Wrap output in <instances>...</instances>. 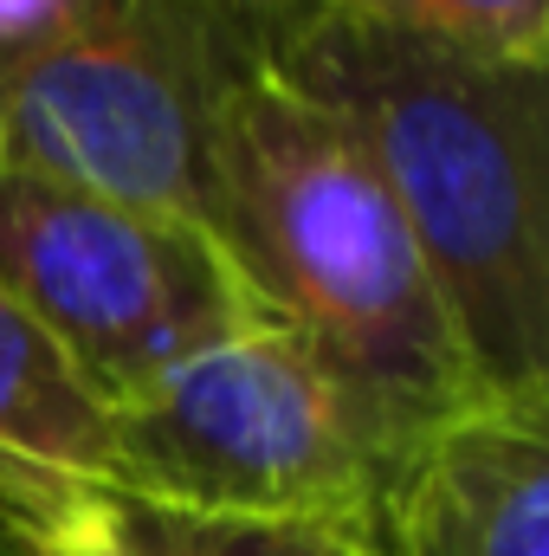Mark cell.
<instances>
[{"instance_id":"5b68a950","label":"cell","mask_w":549,"mask_h":556,"mask_svg":"<svg viewBox=\"0 0 549 556\" xmlns=\"http://www.w3.org/2000/svg\"><path fill=\"white\" fill-rule=\"evenodd\" d=\"M0 291L52 337L104 415L259 317L201 227L26 168H0Z\"/></svg>"},{"instance_id":"3957f363","label":"cell","mask_w":549,"mask_h":556,"mask_svg":"<svg viewBox=\"0 0 549 556\" xmlns=\"http://www.w3.org/2000/svg\"><path fill=\"white\" fill-rule=\"evenodd\" d=\"M395 466L343 382L253 317L111 408V492L194 525H278L382 544Z\"/></svg>"},{"instance_id":"6da1fadb","label":"cell","mask_w":549,"mask_h":556,"mask_svg":"<svg viewBox=\"0 0 549 556\" xmlns=\"http://www.w3.org/2000/svg\"><path fill=\"white\" fill-rule=\"evenodd\" d=\"M266 46L375 162L478 389L549 408V65L446 52L330 0H266Z\"/></svg>"},{"instance_id":"8fae6325","label":"cell","mask_w":549,"mask_h":556,"mask_svg":"<svg viewBox=\"0 0 549 556\" xmlns=\"http://www.w3.org/2000/svg\"><path fill=\"white\" fill-rule=\"evenodd\" d=\"M91 0H0V85L26 72L39 52H52Z\"/></svg>"},{"instance_id":"30bf717a","label":"cell","mask_w":549,"mask_h":556,"mask_svg":"<svg viewBox=\"0 0 549 556\" xmlns=\"http://www.w3.org/2000/svg\"><path fill=\"white\" fill-rule=\"evenodd\" d=\"M130 505V498H124ZM142 538L155 556H382L369 544H343L323 531H278V525H194V518H168V511H142L130 505Z\"/></svg>"},{"instance_id":"9c48e42d","label":"cell","mask_w":549,"mask_h":556,"mask_svg":"<svg viewBox=\"0 0 549 556\" xmlns=\"http://www.w3.org/2000/svg\"><path fill=\"white\" fill-rule=\"evenodd\" d=\"M330 7L446 52L549 65V0H330Z\"/></svg>"},{"instance_id":"7a4b0ae2","label":"cell","mask_w":549,"mask_h":556,"mask_svg":"<svg viewBox=\"0 0 549 556\" xmlns=\"http://www.w3.org/2000/svg\"><path fill=\"white\" fill-rule=\"evenodd\" d=\"M207 240L253 311L343 382L395 472L446 420L491 402L375 162L272 65L266 20L214 111Z\"/></svg>"},{"instance_id":"277c9868","label":"cell","mask_w":549,"mask_h":556,"mask_svg":"<svg viewBox=\"0 0 549 556\" xmlns=\"http://www.w3.org/2000/svg\"><path fill=\"white\" fill-rule=\"evenodd\" d=\"M259 20L266 0H91L0 85V168L207 233L214 111Z\"/></svg>"},{"instance_id":"8992f818","label":"cell","mask_w":549,"mask_h":556,"mask_svg":"<svg viewBox=\"0 0 549 556\" xmlns=\"http://www.w3.org/2000/svg\"><path fill=\"white\" fill-rule=\"evenodd\" d=\"M382 556H549V408H465L388 485Z\"/></svg>"},{"instance_id":"ba28073f","label":"cell","mask_w":549,"mask_h":556,"mask_svg":"<svg viewBox=\"0 0 549 556\" xmlns=\"http://www.w3.org/2000/svg\"><path fill=\"white\" fill-rule=\"evenodd\" d=\"M0 556H155V544L111 485L0 459Z\"/></svg>"},{"instance_id":"52a82bcc","label":"cell","mask_w":549,"mask_h":556,"mask_svg":"<svg viewBox=\"0 0 549 556\" xmlns=\"http://www.w3.org/2000/svg\"><path fill=\"white\" fill-rule=\"evenodd\" d=\"M0 459L111 485V415L85 395L52 337L0 291Z\"/></svg>"}]
</instances>
